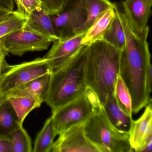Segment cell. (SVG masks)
I'll return each instance as SVG.
<instances>
[{
	"instance_id": "6da1fadb",
	"label": "cell",
	"mask_w": 152,
	"mask_h": 152,
	"mask_svg": "<svg viewBox=\"0 0 152 152\" xmlns=\"http://www.w3.org/2000/svg\"><path fill=\"white\" fill-rule=\"evenodd\" d=\"M114 9L125 35V45L120 57L119 75L130 93L132 113L137 114L152 100L147 85L148 72L152 68L148 42L149 28L147 26L141 31L135 32L115 4Z\"/></svg>"
},
{
	"instance_id": "7a4b0ae2",
	"label": "cell",
	"mask_w": 152,
	"mask_h": 152,
	"mask_svg": "<svg viewBox=\"0 0 152 152\" xmlns=\"http://www.w3.org/2000/svg\"><path fill=\"white\" fill-rule=\"evenodd\" d=\"M121 51L102 39L88 45L86 84L103 106L107 97L114 96L119 75Z\"/></svg>"
},
{
	"instance_id": "3957f363",
	"label": "cell",
	"mask_w": 152,
	"mask_h": 152,
	"mask_svg": "<svg viewBox=\"0 0 152 152\" xmlns=\"http://www.w3.org/2000/svg\"><path fill=\"white\" fill-rule=\"evenodd\" d=\"M88 45L83 46L65 63L53 70L49 90L45 102L52 113L85 92Z\"/></svg>"
},
{
	"instance_id": "277c9868",
	"label": "cell",
	"mask_w": 152,
	"mask_h": 152,
	"mask_svg": "<svg viewBox=\"0 0 152 152\" xmlns=\"http://www.w3.org/2000/svg\"><path fill=\"white\" fill-rule=\"evenodd\" d=\"M83 128L86 137L99 152H132L129 133L120 131L111 124L101 104L84 123Z\"/></svg>"
},
{
	"instance_id": "5b68a950",
	"label": "cell",
	"mask_w": 152,
	"mask_h": 152,
	"mask_svg": "<svg viewBox=\"0 0 152 152\" xmlns=\"http://www.w3.org/2000/svg\"><path fill=\"white\" fill-rule=\"evenodd\" d=\"M100 104L96 94L88 88L83 94L57 109L51 117L57 135L85 123Z\"/></svg>"
},
{
	"instance_id": "8992f818",
	"label": "cell",
	"mask_w": 152,
	"mask_h": 152,
	"mask_svg": "<svg viewBox=\"0 0 152 152\" xmlns=\"http://www.w3.org/2000/svg\"><path fill=\"white\" fill-rule=\"evenodd\" d=\"M53 71L45 57L10 65L0 80V95L4 96L19 86Z\"/></svg>"
},
{
	"instance_id": "52a82bcc",
	"label": "cell",
	"mask_w": 152,
	"mask_h": 152,
	"mask_svg": "<svg viewBox=\"0 0 152 152\" xmlns=\"http://www.w3.org/2000/svg\"><path fill=\"white\" fill-rule=\"evenodd\" d=\"M9 53L21 57L29 52L46 50L53 38L22 29L14 31L0 38Z\"/></svg>"
},
{
	"instance_id": "ba28073f",
	"label": "cell",
	"mask_w": 152,
	"mask_h": 152,
	"mask_svg": "<svg viewBox=\"0 0 152 152\" xmlns=\"http://www.w3.org/2000/svg\"><path fill=\"white\" fill-rule=\"evenodd\" d=\"M50 16L55 33L59 39L72 37L75 30L87 20L85 0H68L59 14Z\"/></svg>"
},
{
	"instance_id": "9c48e42d",
	"label": "cell",
	"mask_w": 152,
	"mask_h": 152,
	"mask_svg": "<svg viewBox=\"0 0 152 152\" xmlns=\"http://www.w3.org/2000/svg\"><path fill=\"white\" fill-rule=\"evenodd\" d=\"M84 123L72 126L59 134L50 152H99L85 135Z\"/></svg>"
},
{
	"instance_id": "30bf717a",
	"label": "cell",
	"mask_w": 152,
	"mask_h": 152,
	"mask_svg": "<svg viewBox=\"0 0 152 152\" xmlns=\"http://www.w3.org/2000/svg\"><path fill=\"white\" fill-rule=\"evenodd\" d=\"M84 34H75L69 38L59 39L53 42L51 49L45 56L52 70L65 63L83 46L82 41Z\"/></svg>"
},
{
	"instance_id": "8fae6325",
	"label": "cell",
	"mask_w": 152,
	"mask_h": 152,
	"mask_svg": "<svg viewBox=\"0 0 152 152\" xmlns=\"http://www.w3.org/2000/svg\"><path fill=\"white\" fill-rule=\"evenodd\" d=\"M145 107L142 115L136 121L132 120L129 132V142L132 152H140L152 139V100Z\"/></svg>"
},
{
	"instance_id": "7c38bea8",
	"label": "cell",
	"mask_w": 152,
	"mask_h": 152,
	"mask_svg": "<svg viewBox=\"0 0 152 152\" xmlns=\"http://www.w3.org/2000/svg\"><path fill=\"white\" fill-rule=\"evenodd\" d=\"M124 15L132 29L139 33L146 28L152 6L144 0H125L122 2Z\"/></svg>"
},
{
	"instance_id": "4fadbf2b",
	"label": "cell",
	"mask_w": 152,
	"mask_h": 152,
	"mask_svg": "<svg viewBox=\"0 0 152 152\" xmlns=\"http://www.w3.org/2000/svg\"><path fill=\"white\" fill-rule=\"evenodd\" d=\"M51 72L30 81L8 92L4 96L7 98L31 97L45 102L49 90Z\"/></svg>"
},
{
	"instance_id": "5bb4252c",
	"label": "cell",
	"mask_w": 152,
	"mask_h": 152,
	"mask_svg": "<svg viewBox=\"0 0 152 152\" xmlns=\"http://www.w3.org/2000/svg\"><path fill=\"white\" fill-rule=\"evenodd\" d=\"M23 29L53 38L56 40L59 39L55 33L50 15L42 8L35 10L27 17Z\"/></svg>"
},
{
	"instance_id": "9a60e30c",
	"label": "cell",
	"mask_w": 152,
	"mask_h": 152,
	"mask_svg": "<svg viewBox=\"0 0 152 152\" xmlns=\"http://www.w3.org/2000/svg\"><path fill=\"white\" fill-rule=\"evenodd\" d=\"M103 107L111 124L118 130L129 133L133 120L132 117L120 108L115 96L107 97Z\"/></svg>"
},
{
	"instance_id": "2e32d148",
	"label": "cell",
	"mask_w": 152,
	"mask_h": 152,
	"mask_svg": "<svg viewBox=\"0 0 152 152\" xmlns=\"http://www.w3.org/2000/svg\"><path fill=\"white\" fill-rule=\"evenodd\" d=\"M115 15L114 7L103 12L85 33L82 41V44L87 46L95 41L102 39L106 30Z\"/></svg>"
},
{
	"instance_id": "e0dca14e",
	"label": "cell",
	"mask_w": 152,
	"mask_h": 152,
	"mask_svg": "<svg viewBox=\"0 0 152 152\" xmlns=\"http://www.w3.org/2000/svg\"><path fill=\"white\" fill-rule=\"evenodd\" d=\"M22 126L12 105L5 96L0 103V137L10 138L13 132Z\"/></svg>"
},
{
	"instance_id": "ac0fdd59",
	"label": "cell",
	"mask_w": 152,
	"mask_h": 152,
	"mask_svg": "<svg viewBox=\"0 0 152 152\" xmlns=\"http://www.w3.org/2000/svg\"><path fill=\"white\" fill-rule=\"evenodd\" d=\"M87 18L80 27L75 30V34H85L96 19L103 12L114 7L109 0H85Z\"/></svg>"
},
{
	"instance_id": "d6986e66",
	"label": "cell",
	"mask_w": 152,
	"mask_h": 152,
	"mask_svg": "<svg viewBox=\"0 0 152 152\" xmlns=\"http://www.w3.org/2000/svg\"><path fill=\"white\" fill-rule=\"evenodd\" d=\"M57 135L52 118L50 117L47 119L37 135L32 152H50Z\"/></svg>"
},
{
	"instance_id": "ffe728a7",
	"label": "cell",
	"mask_w": 152,
	"mask_h": 152,
	"mask_svg": "<svg viewBox=\"0 0 152 152\" xmlns=\"http://www.w3.org/2000/svg\"><path fill=\"white\" fill-rule=\"evenodd\" d=\"M7 98L14 108L19 121L23 124L30 112L39 107L43 103L39 99L31 97H11Z\"/></svg>"
},
{
	"instance_id": "44dd1931",
	"label": "cell",
	"mask_w": 152,
	"mask_h": 152,
	"mask_svg": "<svg viewBox=\"0 0 152 152\" xmlns=\"http://www.w3.org/2000/svg\"><path fill=\"white\" fill-rule=\"evenodd\" d=\"M115 12V16L106 30L102 39L122 50L125 45V35L120 18L116 11Z\"/></svg>"
},
{
	"instance_id": "7402d4cb",
	"label": "cell",
	"mask_w": 152,
	"mask_h": 152,
	"mask_svg": "<svg viewBox=\"0 0 152 152\" xmlns=\"http://www.w3.org/2000/svg\"><path fill=\"white\" fill-rule=\"evenodd\" d=\"M114 96L121 109L132 117V100L130 93L120 75H118L115 88Z\"/></svg>"
},
{
	"instance_id": "603a6c76",
	"label": "cell",
	"mask_w": 152,
	"mask_h": 152,
	"mask_svg": "<svg viewBox=\"0 0 152 152\" xmlns=\"http://www.w3.org/2000/svg\"><path fill=\"white\" fill-rule=\"evenodd\" d=\"M27 17L17 11H12L4 21L0 23V38L17 30L23 28Z\"/></svg>"
},
{
	"instance_id": "cb8c5ba5",
	"label": "cell",
	"mask_w": 152,
	"mask_h": 152,
	"mask_svg": "<svg viewBox=\"0 0 152 152\" xmlns=\"http://www.w3.org/2000/svg\"><path fill=\"white\" fill-rule=\"evenodd\" d=\"M13 152H31V140L23 126L14 131L10 137Z\"/></svg>"
},
{
	"instance_id": "d4e9b609",
	"label": "cell",
	"mask_w": 152,
	"mask_h": 152,
	"mask_svg": "<svg viewBox=\"0 0 152 152\" xmlns=\"http://www.w3.org/2000/svg\"><path fill=\"white\" fill-rule=\"evenodd\" d=\"M16 4V11L26 17L35 10L42 8L39 0H14Z\"/></svg>"
},
{
	"instance_id": "484cf974",
	"label": "cell",
	"mask_w": 152,
	"mask_h": 152,
	"mask_svg": "<svg viewBox=\"0 0 152 152\" xmlns=\"http://www.w3.org/2000/svg\"><path fill=\"white\" fill-rule=\"evenodd\" d=\"M68 0H39L42 8L50 15H55L61 12Z\"/></svg>"
},
{
	"instance_id": "4316f807",
	"label": "cell",
	"mask_w": 152,
	"mask_h": 152,
	"mask_svg": "<svg viewBox=\"0 0 152 152\" xmlns=\"http://www.w3.org/2000/svg\"><path fill=\"white\" fill-rule=\"evenodd\" d=\"M0 152H13L10 138L0 137Z\"/></svg>"
},
{
	"instance_id": "83f0119b",
	"label": "cell",
	"mask_w": 152,
	"mask_h": 152,
	"mask_svg": "<svg viewBox=\"0 0 152 152\" xmlns=\"http://www.w3.org/2000/svg\"><path fill=\"white\" fill-rule=\"evenodd\" d=\"M12 12L11 10L0 5V23L6 19Z\"/></svg>"
},
{
	"instance_id": "f1b7e54d",
	"label": "cell",
	"mask_w": 152,
	"mask_h": 152,
	"mask_svg": "<svg viewBox=\"0 0 152 152\" xmlns=\"http://www.w3.org/2000/svg\"><path fill=\"white\" fill-rule=\"evenodd\" d=\"M10 66V65L7 63L6 58L0 59V80L1 79L3 74L8 69Z\"/></svg>"
},
{
	"instance_id": "f546056e",
	"label": "cell",
	"mask_w": 152,
	"mask_h": 152,
	"mask_svg": "<svg viewBox=\"0 0 152 152\" xmlns=\"http://www.w3.org/2000/svg\"><path fill=\"white\" fill-rule=\"evenodd\" d=\"M0 5L11 11H14V0H0Z\"/></svg>"
},
{
	"instance_id": "4dcf8cb0",
	"label": "cell",
	"mask_w": 152,
	"mask_h": 152,
	"mask_svg": "<svg viewBox=\"0 0 152 152\" xmlns=\"http://www.w3.org/2000/svg\"><path fill=\"white\" fill-rule=\"evenodd\" d=\"M9 53L7 52L4 47L3 42L0 39V59L3 58H6L7 56H8Z\"/></svg>"
},
{
	"instance_id": "1f68e13d",
	"label": "cell",
	"mask_w": 152,
	"mask_h": 152,
	"mask_svg": "<svg viewBox=\"0 0 152 152\" xmlns=\"http://www.w3.org/2000/svg\"><path fill=\"white\" fill-rule=\"evenodd\" d=\"M144 1H145L148 4H149L150 6L152 5V0H144Z\"/></svg>"
},
{
	"instance_id": "d6a6232c",
	"label": "cell",
	"mask_w": 152,
	"mask_h": 152,
	"mask_svg": "<svg viewBox=\"0 0 152 152\" xmlns=\"http://www.w3.org/2000/svg\"><path fill=\"white\" fill-rule=\"evenodd\" d=\"M5 98V96H2V95H0V103L1 102L3 99Z\"/></svg>"
}]
</instances>
